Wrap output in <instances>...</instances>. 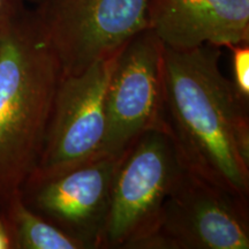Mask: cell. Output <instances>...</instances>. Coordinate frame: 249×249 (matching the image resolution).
Listing matches in <instances>:
<instances>
[{"label": "cell", "instance_id": "cell-1", "mask_svg": "<svg viewBox=\"0 0 249 249\" xmlns=\"http://www.w3.org/2000/svg\"><path fill=\"white\" fill-rule=\"evenodd\" d=\"M164 48V123L183 167L249 197L248 101L219 67L220 48Z\"/></svg>", "mask_w": 249, "mask_h": 249}, {"label": "cell", "instance_id": "cell-2", "mask_svg": "<svg viewBox=\"0 0 249 249\" xmlns=\"http://www.w3.org/2000/svg\"><path fill=\"white\" fill-rule=\"evenodd\" d=\"M62 75L35 9L0 33V207L38 166Z\"/></svg>", "mask_w": 249, "mask_h": 249}, {"label": "cell", "instance_id": "cell-3", "mask_svg": "<svg viewBox=\"0 0 249 249\" xmlns=\"http://www.w3.org/2000/svg\"><path fill=\"white\" fill-rule=\"evenodd\" d=\"M183 165L166 129H150L121 152L101 249H143Z\"/></svg>", "mask_w": 249, "mask_h": 249}, {"label": "cell", "instance_id": "cell-4", "mask_svg": "<svg viewBox=\"0 0 249 249\" xmlns=\"http://www.w3.org/2000/svg\"><path fill=\"white\" fill-rule=\"evenodd\" d=\"M248 198L183 167L143 249H248Z\"/></svg>", "mask_w": 249, "mask_h": 249}, {"label": "cell", "instance_id": "cell-5", "mask_svg": "<svg viewBox=\"0 0 249 249\" xmlns=\"http://www.w3.org/2000/svg\"><path fill=\"white\" fill-rule=\"evenodd\" d=\"M148 0H43L35 12L64 75L116 53L148 28Z\"/></svg>", "mask_w": 249, "mask_h": 249}, {"label": "cell", "instance_id": "cell-6", "mask_svg": "<svg viewBox=\"0 0 249 249\" xmlns=\"http://www.w3.org/2000/svg\"><path fill=\"white\" fill-rule=\"evenodd\" d=\"M119 156L101 152L67 169L34 171L21 187V197L85 249H101Z\"/></svg>", "mask_w": 249, "mask_h": 249}, {"label": "cell", "instance_id": "cell-7", "mask_svg": "<svg viewBox=\"0 0 249 249\" xmlns=\"http://www.w3.org/2000/svg\"><path fill=\"white\" fill-rule=\"evenodd\" d=\"M163 44L151 29L134 35L117 52L107 86L103 152L121 155L142 133L164 123Z\"/></svg>", "mask_w": 249, "mask_h": 249}, {"label": "cell", "instance_id": "cell-8", "mask_svg": "<svg viewBox=\"0 0 249 249\" xmlns=\"http://www.w3.org/2000/svg\"><path fill=\"white\" fill-rule=\"evenodd\" d=\"M117 52L80 73L62 74L54 93L44 149L35 171L67 169L103 152L107 132L105 101Z\"/></svg>", "mask_w": 249, "mask_h": 249}, {"label": "cell", "instance_id": "cell-9", "mask_svg": "<svg viewBox=\"0 0 249 249\" xmlns=\"http://www.w3.org/2000/svg\"><path fill=\"white\" fill-rule=\"evenodd\" d=\"M148 28L165 48L249 42V0H148Z\"/></svg>", "mask_w": 249, "mask_h": 249}, {"label": "cell", "instance_id": "cell-10", "mask_svg": "<svg viewBox=\"0 0 249 249\" xmlns=\"http://www.w3.org/2000/svg\"><path fill=\"white\" fill-rule=\"evenodd\" d=\"M13 249H85L83 245L40 217L24 203L20 192L0 207Z\"/></svg>", "mask_w": 249, "mask_h": 249}, {"label": "cell", "instance_id": "cell-11", "mask_svg": "<svg viewBox=\"0 0 249 249\" xmlns=\"http://www.w3.org/2000/svg\"><path fill=\"white\" fill-rule=\"evenodd\" d=\"M232 52L233 81L235 88L249 99V46L248 43H241L229 46Z\"/></svg>", "mask_w": 249, "mask_h": 249}, {"label": "cell", "instance_id": "cell-12", "mask_svg": "<svg viewBox=\"0 0 249 249\" xmlns=\"http://www.w3.org/2000/svg\"><path fill=\"white\" fill-rule=\"evenodd\" d=\"M28 0H0V33L26 9Z\"/></svg>", "mask_w": 249, "mask_h": 249}, {"label": "cell", "instance_id": "cell-13", "mask_svg": "<svg viewBox=\"0 0 249 249\" xmlns=\"http://www.w3.org/2000/svg\"><path fill=\"white\" fill-rule=\"evenodd\" d=\"M0 249H13V241L5 218L0 214Z\"/></svg>", "mask_w": 249, "mask_h": 249}, {"label": "cell", "instance_id": "cell-14", "mask_svg": "<svg viewBox=\"0 0 249 249\" xmlns=\"http://www.w3.org/2000/svg\"><path fill=\"white\" fill-rule=\"evenodd\" d=\"M40 1H43V0H28V2H33V4H35V5L39 4Z\"/></svg>", "mask_w": 249, "mask_h": 249}]
</instances>
